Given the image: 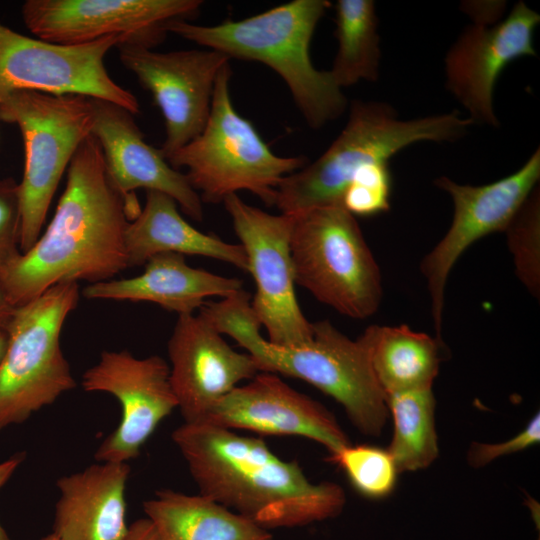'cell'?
I'll use <instances>...</instances> for the list:
<instances>
[{"mask_svg":"<svg viewBox=\"0 0 540 540\" xmlns=\"http://www.w3.org/2000/svg\"><path fill=\"white\" fill-rule=\"evenodd\" d=\"M129 221L126 201L109 182L101 147L90 135L69 163L51 222L7 269L0 291L18 307L58 283L111 280L129 268Z\"/></svg>","mask_w":540,"mask_h":540,"instance_id":"obj_1","label":"cell"},{"mask_svg":"<svg viewBox=\"0 0 540 540\" xmlns=\"http://www.w3.org/2000/svg\"><path fill=\"white\" fill-rule=\"evenodd\" d=\"M172 440L201 494L269 530L336 517L346 497L333 482L313 483L296 461L259 438L207 422H184Z\"/></svg>","mask_w":540,"mask_h":540,"instance_id":"obj_2","label":"cell"},{"mask_svg":"<svg viewBox=\"0 0 540 540\" xmlns=\"http://www.w3.org/2000/svg\"><path fill=\"white\" fill-rule=\"evenodd\" d=\"M239 292L207 302L200 313L232 337L254 359L259 371L301 379L342 405L363 434L377 436L388 417L387 397L372 368L367 338H348L328 320L313 323V338L298 347L275 345L260 335L261 325Z\"/></svg>","mask_w":540,"mask_h":540,"instance_id":"obj_3","label":"cell"},{"mask_svg":"<svg viewBox=\"0 0 540 540\" xmlns=\"http://www.w3.org/2000/svg\"><path fill=\"white\" fill-rule=\"evenodd\" d=\"M330 6L327 0H293L242 20L212 26L173 20L167 32L229 59L270 67L287 85L306 123L319 129L347 107V98L329 71L316 69L310 57L314 31Z\"/></svg>","mask_w":540,"mask_h":540,"instance_id":"obj_4","label":"cell"},{"mask_svg":"<svg viewBox=\"0 0 540 540\" xmlns=\"http://www.w3.org/2000/svg\"><path fill=\"white\" fill-rule=\"evenodd\" d=\"M471 125L458 111L402 120L385 102L353 100L338 137L314 162L282 179L273 206L295 215L318 206L342 205L346 188L363 167L388 162L414 143L456 141Z\"/></svg>","mask_w":540,"mask_h":540,"instance_id":"obj_5","label":"cell"},{"mask_svg":"<svg viewBox=\"0 0 540 540\" xmlns=\"http://www.w3.org/2000/svg\"><path fill=\"white\" fill-rule=\"evenodd\" d=\"M230 79L227 63L216 78L205 127L167 161L176 170L186 169L184 174L202 202L220 203L247 190L273 206L282 179L303 168L307 159L271 151L252 123L235 110Z\"/></svg>","mask_w":540,"mask_h":540,"instance_id":"obj_6","label":"cell"},{"mask_svg":"<svg viewBox=\"0 0 540 540\" xmlns=\"http://www.w3.org/2000/svg\"><path fill=\"white\" fill-rule=\"evenodd\" d=\"M0 120L15 124L24 143L19 183L20 250L40 237L59 181L82 142L92 135L94 105L80 94L17 90L0 97Z\"/></svg>","mask_w":540,"mask_h":540,"instance_id":"obj_7","label":"cell"},{"mask_svg":"<svg viewBox=\"0 0 540 540\" xmlns=\"http://www.w3.org/2000/svg\"><path fill=\"white\" fill-rule=\"evenodd\" d=\"M295 283L342 315L366 319L379 308V266L354 215L342 205L295 214L290 241Z\"/></svg>","mask_w":540,"mask_h":540,"instance_id":"obj_8","label":"cell"},{"mask_svg":"<svg viewBox=\"0 0 540 540\" xmlns=\"http://www.w3.org/2000/svg\"><path fill=\"white\" fill-rule=\"evenodd\" d=\"M79 296L78 282H62L15 307L0 364V431L23 423L76 386L60 337Z\"/></svg>","mask_w":540,"mask_h":540,"instance_id":"obj_9","label":"cell"},{"mask_svg":"<svg viewBox=\"0 0 540 540\" xmlns=\"http://www.w3.org/2000/svg\"><path fill=\"white\" fill-rule=\"evenodd\" d=\"M245 250L256 293L252 311L268 341L298 347L313 338V323L303 314L295 293L290 241L295 215H273L244 202L237 194L223 201Z\"/></svg>","mask_w":540,"mask_h":540,"instance_id":"obj_10","label":"cell"},{"mask_svg":"<svg viewBox=\"0 0 540 540\" xmlns=\"http://www.w3.org/2000/svg\"><path fill=\"white\" fill-rule=\"evenodd\" d=\"M126 34L80 45H59L26 36L0 23V97L17 90L80 94L110 101L133 115L140 106L133 93L109 75L104 58Z\"/></svg>","mask_w":540,"mask_h":540,"instance_id":"obj_11","label":"cell"},{"mask_svg":"<svg viewBox=\"0 0 540 540\" xmlns=\"http://www.w3.org/2000/svg\"><path fill=\"white\" fill-rule=\"evenodd\" d=\"M540 179V149L515 172L489 184H459L449 177L434 180L453 202V218L443 238L423 258L420 270L430 295L435 337L442 341L444 296L448 277L460 256L477 240L505 228Z\"/></svg>","mask_w":540,"mask_h":540,"instance_id":"obj_12","label":"cell"},{"mask_svg":"<svg viewBox=\"0 0 540 540\" xmlns=\"http://www.w3.org/2000/svg\"><path fill=\"white\" fill-rule=\"evenodd\" d=\"M117 48L123 66L151 93L161 110L165 140L160 151L167 160L205 127L216 78L230 59L210 49L157 52L126 42Z\"/></svg>","mask_w":540,"mask_h":540,"instance_id":"obj_13","label":"cell"},{"mask_svg":"<svg viewBox=\"0 0 540 540\" xmlns=\"http://www.w3.org/2000/svg\"><path fill=\"white\" fill-rule=\"evenodd\" d=\"M201 0H27L23 21L38 39L80 45L119 34L149 48L166 37L173 20L198 13Z\"/></svg>","mask_w":540,"mask_h":540,"instance_id":"obj_14","label":"cell"},{"mask_svg":"<svg viewBox=\"0 0 540 540\" xmlns=\"http://www.w3.org/2000/svg\"><path fill=\"white\" fill-rule=\"evenodd\" d=\"M87 392L113 395L121 405L116 429L100 444L99 462L128 463L163 419L178 407L168 363L158 355L137 358L127 350L103 351L81 380Z\"/></svg>","mask_w":540,"mask_h":540,"instance_id":"obj_15","label":"cell"},{"mask_svg":"<svg viewBox=\"0 0 540 540\" xmlns=\"http://www.w3.org/2000/svg\"><path fill=\"white\" fill-rule=\"evenodd\" d=\"M539 23L540 15L519 1L504 20L468 27L447 52L446 87L473 124L499 125L493 106L496 83L511 62L536 56L533 34Z\"/></svg>","mask_w":540,"mask_h":540,"instance_id":"obj_16","label":"cell"},{"mask_svg":"<svg viewBox=\"0 0 540 540\" xmlns=\"http://www.w3.org/2000/svg\"><path fill=\"white\" fill-rule=\"evenodd\" d=\"M170 383L184 422L205 419L212 407L259 369L234 350L200 313L178 315L168 341Z\"/></svg>","mask_w":540,"mask_h":540,"instance_id":"obj_17","label":"cell"},{"mask_svg":"<svg viewBox=\"0 0 540 540\" xmlns=\"http://www.w3.org/2000/svg\"><path fill=\"white\" fill-rule=\"evenodd\" d=\"M92 101V135L101 147L109 182L126 201L130 221L141 211L135 197V190L141 188L169 195L188 217L201 222L203 206L199 194L186 175L169 164L160 149L145 141L133 114L110 101L98 98Z\"/></svg>","mask_w":540,"mask_h":540,"instance_id":"obj_18","label":"cell"},{"mask_svg":"<svg viewBox=\"0 0 540 540\" xmlns=\"http://www.w3.org/2000/svg\"><path fill=\"white\" fill-rule=\"evenodd\" d=\"M200 422L263 435L305 437L323 445L330 455L350 444L328 409L271 372L260 371L234 388Z\"/></svg>","mask_w":540,"mask_h":540,"instance_id":"obj_19","label":"cell"},{"mask_svg":"<svg viewBox=\"0 0 540 540\" xmlns=\"http://www.w3.org/2000/svg\"><path fill=\"white\" fill-rule=\"evenodd\" d=\"M128 463L99 462L57 480L54 530L60 540H124Z\"/></svg>","mask_w":540,"mask_h":540,"instance_id":"obj_20","label":"cell"},{"mask_svg":"<svg viewBox=\"0 0 540 540\" xmlns=\"http://www.w3.org/2000/svg\"><path fill=\"white\" fill-rule=\"evenodd\" d=\"M242 290V281L189 266L182 254L151 257L142 274L93 283L83 289L87 299L151 302L178 315L195 313L208 297L225 298Z\"/></svg>","mask_w":540,"mask_h":540,"instance_id":"obj_21","label":"cell"},{"mask_svg":"<svg viewBox=\"0 0 540 540\" xmlns=\"http://www.w3.org/2000/svg\"><path fill=\"white\" fill-rule=\"evenodd\" d=\"M177 206L163 192L146 191L144 207L128 222L125 231L129 267L144 265L157 254L173 252L217 259L248 272V259L241 244L197 230L180 215Z\"/></svg>","mask_w":540,"mask_h":540,"instance_id":"obj_22","label":"cell"},{"mask_svg":"<svg viewBox=\"0 0 540 540\" xmlns=\"http://www.w3.org/2000/svg\"><path fill=\"white\" fill-rule=\"evenodd\" d=\"M143 509L164 540H272L267 529L201 493L160 490Z\"/></svg>","mask_w":540,"mask_h":540,"instance_id":"obj_23","label":"cell"},{"mask_svg":"<svg viewBox=\"0 0 540 540\" xmlns=\"http://www.w3.org/2000/svg\"><path fill=\"white\" fill-rule=\"evenodd\" d=\"M378 383L386 395L432 388L442 341L407 325H372L363 332Z\"/></svg>","mask_w":540,"mask_h":540,"instance_id":"obj_24","label":"cell"},{"mask_svg":"<svg viewBox=\"0 0 540 540\" xmlns=\"http://www.w3.org/2000/svg\"><path fill=\"white\" fill-rule=\"evenodd\" d=\"M338 49L329 73L343 89L379 76L380 37L372 0H338L335 4Z\"/></svg>","mask_w":540,"mask_h":540,"instance_id":"obj_25","label":"cell"},{"mask_svg":"<svg viewBox=\"0 0 540 540\" xmlns=\"http://www.w3.org/2000/svg\"><path fill=\"white\" fill-rule=\"evenodd\" d=\"M386 397L394 424L387 450L398 471H417L428 467L439 453L432 388L396 392Z\"/></svg>","mask_w":540,"mask_h":540,"instance_id":"obj_26","label":"cell"},{"mask_svg":"<svg viewBox=\"0 0 540 540\" xmlns=\"http://www.w3.org/2000/svg\"><path fill=\"white\" fill-rule=\"evenodd\" d=\"M517 278L535 298L540 296V189L537 186L504 230Z\"/></svg>","mask_w":540,"mask_h":540,"instance_id":"obj_27","label":"cell"},{"mask_svg":"<svg viewBox=\"0 0 540 540\" xmlns=\"http://www.w3.org/2000/svg\"><path fill=\"white\" fill-rule=\"evenodd\" d=\"M329 461L342 468L353 488L364 497L381 499L394 490L399 471L388 450L349 444L330 455Z\"/></svg>","mask_w":540,"mask_h":540,"instance_id":"obj_28","label":"cell"},{"mask_svg":"<svg viewBox=\"0 0 540 540\" xmlns=\"http://www.w3.org/2000/svg\"><path fill=\"white\" fill-rule=\"evenodd\" d=\"M392 179L388 162L363 167L342 197V206L352 215L371 216L389 210Z\"/></svg>","mask_w":540,"mask_h":540,"instance_id":"obj_29","label":"cell"},{"mask_svg":"<svg viewBox=\"0 0 540 540\" xmlns=\"http://www.w3.org/2000/svg\"><path fill=\"white\" fill-rule=\"evenodd\" d=\"M21 210L19 183L14 178L0 180V281L21 255Z\"/></svg>","mask_w":540,"mask_h":540,"instance_id":"obj_30","label":"cell"},{"mask_svg":"<svg viewBox=\"0 0 540 540\" xmlns=\"http://www.w3.org/2000/svg\"><path fill=\"white\" fill-rule=\"evenodd\" d=\"M540 441L539 413L516 436L497 444L473 443L468 452V461L473 467H482L491 461L530 447Z\"/></svg>","mask_w":540,"mask_h":540,"instance_id":"obj_31","label":"cell"},{"mask_svg":"<svg viewBox=\"0 0 540 540\" xmlns=\"http://www.w3.org/2000/svg\"><path fill=\"white\" fill-rule=\"evenodd\" d=\"M124 540H164V538L148 518H141L129 526Z\"/></svg>","mask_w":540,"mask_h":540,"instance_id":"obj_32","label":"cell"},{"mask_svg":"<svg viewBox=\"0 0 540 540\" xmlns=\"http://www.w3.org/2000/svg\"><path fill=\"white\" fill-rule=\"evenodd\" d=\"M24 452L16 453L0 463V489L10 480L17 468L24 461ZM0 540H11L4 527L0 523Z\"/></svg>","mask_w":540,"mask_h":540,"instance_id":"obj_33","label":"cell"},{"mask_svg":"<svg viewBox=\"0 0 540 540\" xmlns=\"http://www.w3.org/2000/svg\"><path fill=\"white\" fill-rule=\"evenodd\" d=\"M15 307H13L4 294L0 291V329L7 330L9 322L14 313Z\"/></svg>","mask_w":540,"mask_h":540,"instance_id":"obj_34","label":"cell"},{"mask_svg":"<svg viewBox=\"0 0 540 540\" xmlns=\"http://www.w3.org/2000/svg\"><path fill=\"white\" fill-rule=\"evenodd\" d=\"M9 343V334L7 330L0 329V364L5 356Z\"/></svg>","mask_w":540,"mask_h":540,"instance_id":"obj_35","label":"cell"},{"mask_svg":"<svg viewBox=\"0 0 540 540\" xmlns=\"http://www.w3.org/2000/svg\"><path fill=\"white\" fill-rule=\"evenodd\" d=\"M40 540H60V539L55 534L51 533L42 537Z\"/></svg>","mask_w":540,"mask_h":540,"instance_id":"obj_36","label":"cell"}]
</instances>
